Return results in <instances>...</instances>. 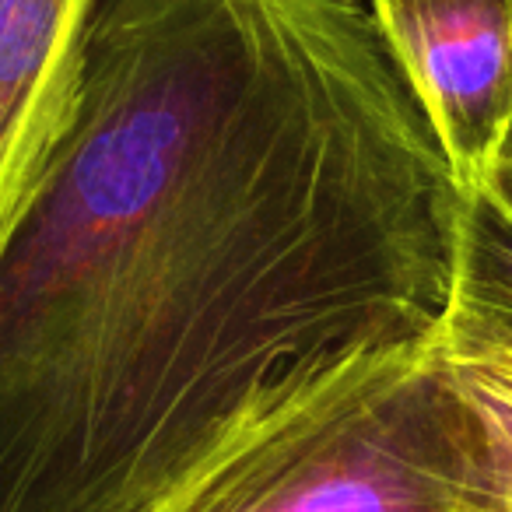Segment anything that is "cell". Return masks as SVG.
I'll return each mask as SVG.
<instances>
[{"label": "cell", "mask_w": 512, "mask_h": 512, "mask_svg": "<svg viewBox=\"0 0 512 512\" xmlns=\"http://www.w3.org/2000/svg\"><path fill=\"white\" fill-rule=\"evenodd\" d=\"M467 193L348 0H99L0 253V512H144L288 379L435 337Z\"/></svg>", "instance_id": "1"}, {"label": "cell", "mask_w": 512, "mask_h": 512, "mask_svg": "<svg viewBox=\"0 0 512 512\" xmlns=\"http://www.w3.org/2000/svg\"><path fill=\"white\" fill-rule=\"evenodd\" d=\"M442 351L460 390L488 425L512 481V344H467L442 334Z\"/></svg>", "instance_id": "6"}, {"label": "cell", "mask_w": 512, "mask_h": 512, "mask_svg": "<svg viewBox=\"0 0 512 512\" xmlns=\"http://www.w3.org/2000/svg\"><path fill=\"white\" fill-rule=\"evenodd\" d=\"M463 193L488 186L512 127V0H369Z\"/></svg>", "instance_id": "3"}, {"label": "cell", "mask_w": 512, "mask_h": 512, "mask_svg": "<svg viewBox=\"0 0 512 512\" xmlns=\"http://www.w3.org/2000/svg\"><path fill=\"white\" fill-rule=\"evenodd\" d=\"M348 4H362V0H348Z\"/></svg>", "instance_id": "8"}, {"label": "cell", "mask_w": 512, "mask_h": 512, "mask_svg": "<svg viewBox=\"0 0 512 512\" xmlns=\"http://www.w3.org/2000/svg\"><path fill=\"white\" fill-rule=\"evenodd\" d=\"M449 341L512 344V207L495 190L467 193L456 249Z\"/></svg>", "instance_id": "5"}, {"label": "cell", "mask_w": 512, "mask_h": 512, "mask_svg": "<svg viewBox=\"0 0 512 512\" xmlns=\"http://www.w3.org/2000/svg\"><path fill=\"white\" fill-rule=\"evenodd\" d=\"M488 190H495L505 204L512 207V127L505 134L502 148H498V158L491 165V176H488Z\"/></svg>", "instance_id": "7"}, {"label": "cell", "mask_w": 512, "mask_h": 512, "mask_svg": "<svg viewBox=\"0 0 512 512\" xmlns=\"http://www.w3.org/2000/svg\"><path fill=\"white\" fill-rule=\"evenodd\" d=\"M144 512H512V481L439 330L299 372Z\"/></svg>", "instance_id": "2"}, {"label": "cell", "mask_w": 512, "mask_h": 512, "mask_svg": "<svg viewBox=\"0 0 512 512\" xmlns=\"http://www.w3.org/2000/svg\"><path fill=\"white\" fill-rule=\"evenodd\" d=\"M95 8L0 0V253L78 127Z\"/></svg>", "instance_id": "4"}]
</instances>
